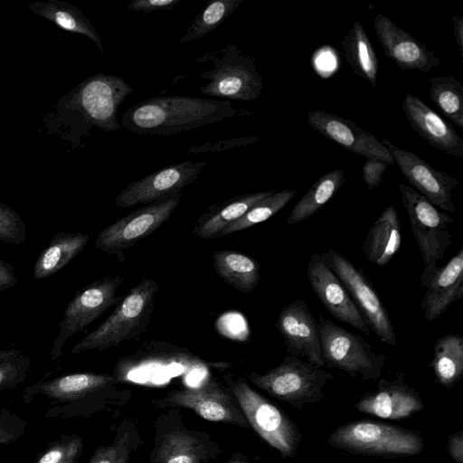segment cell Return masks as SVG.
<instances>
[{
	"label": "cell",
	"instance_id": "6da1fadb",
	"mask_svg": "<svg viewBox=\"0 0 463 463\" xmlns=\"http://www.w3.org/2000/svg\"><path fill=\"white\" fill-rule=\"evenodd\" d=\"M228 100L172 95L139 101L122 115L121 126L137 135L171 136L232 118Z\"/></svg>",
	"mask_w": 463,
	"mask_h": 463
},
{
	"label": "cell",
	"instance_id": "7a4b0ae2",
	"mask_svg": "<svg viewBox=\"0 0 463 463\" xmlns=\"http://www.w3.org/2000/svg\"><path fill=\"white\" fill-rule=\"evenodd\" d=\"M159 290L152 278H143L122 296L113 312L72 348V354L105 351L140 337L148 330Z\"/></svg>",
	"mask_w": 463,
	"mask_h": 463
},
{
	"label": "cell",
	"instance_id": "3957f363",
	"mask_svg": "<svg viewBox=\"0 0 463 463\" xmlns=\"http://www.w3.org/2000/svg\"><path fill=\"white\" fill-rule=\"evenodd\" d=\"M206 61L213 67L200 74L207 80L200 87L203 94L238 101H252L260 96L263 82L255 60L235 44H226L197 59L198 62Z\"/></svg>",
	"mask_w": 463,
	"mask_h": 463
},
{
	"label": "cell",
	"instance_id": "277c9868",
	"mask_svg": "<svg viewBox=\"0 0 463 463\" xmlns=\"http://www.w3.org/2000/svg\"><path fill=\"white\" fill-rule=\"evenodd\" d=\"M134 88L122 77L98 72L80 82L70 94L68 107L76 111L87 129L95 126L112 132L121 124L118 109Z\"/></svg>",
	"mask_w": 463,
	"mask_h": 463
},
{
	"label": "cell",
	"instance_id": "5b68a950",
	"mask_svg": "<svg viewBox=\"0 0 463 463\" xmlns=\"http://www.w3.org/2000/svg\"><path fill=\"white\" fill-rule=\"evenodd\" d=\"M317 325L324 365L363 379H375L381 374L385 355L376 354L363 337L323 316L319 317Z\"/></svg>",
	"mask_w": 463,
	"mask_h": 463
},
{
	"label": "cell",
	"instance_id": "8992f818",
	"mask_svg": "<svg viewBox=\"0 0 463 463\" xmlns=\"http://www.w3.org/2000/svg\"><path fill=\"white\" fill-rule=\"evenodd\" d=\"M182 192H177L129 213L104 228L97 236L95 247L123 261L126 251L157 231L180 203Z\"/></svg>",
	"mask_w": 463,
	"mask_h": 463
},
{
	"label": "cell",
	"instance_id": "52a82bcc",
	"mask_svg": "<svg viewBox=\"0 0 463 463\" xmlns=\"http://www.w3.org/2000/svg\"><path fill=\"white\" fill-rule=\"evenodd\" d=\"M329 443L353 452L388 456L415 455L423 449V440L419 434L368 420L339 427L331 434Z\"/></svg>",
	"mask_w": 463,
	"mask_h": 463
},
{
	"label": "cell",
	"instance_id": "ba28073f",
	"mask_svg": "<svg viewBox=\"0 0 463 463\" xmlns=\"http://www.w3.org/2000/svg\"><path fill=\"white\" fill-rule=\"evenodd\" d=\"M402 202L424 263L423 270L438 267L451 244L448 225L455 219L439 210L414 188L400 184Z\"/></svg>",
	"mask_w": 463,
	"mask_h": 463
},
{
	"label": "cell",
	"instance_id": "9c48e42d",
	"mask_svg": "<svg viewBox=\"0 0 463 463\" xmlns=\"http://www.w3.org/2000/svg\"><path fill=\"white\" fill-rule=\"evenodd\" d=\"M225 379L249 425L283 456H292L299 442V432L294 423L250 388L245 379Z\"/></svg>",
	"mask_w": 463,
	"mask_h": 463
},
{
	"label": "cell",
	"instance_id": "30bf717a",
	"mask_svg": "<svg viewBox=\"0 0 463 463\" xmlns=\"http://www.w3.org/2000/svg\"><path fill=\"white\" fill-rule=\"evenodd\" d=\"M124 279L119 276H106L80 288L63 311L59 332L53 341L51 358L58 359L68 340L82 331L109 307L117 305L121 297L117 291Z\"/></svg>",
	"mask_w": 463,
	"mask_h": 463
},
{
	"label": "cell",
	"instance_id": "8fae6325",
	"mask_svg": "<svg viewBox=\"0 0 463 463\" xmlns=\"http://www.w3.org/2000/svg\"><path fill=\"white\" fill-rule=\"evenodd\" d=\"M321 256L343 283L371 331L382 342L396 346V334L392 320L364 271L333 249L324 251Z\"/></svg>",
	"mask_w": 463,
	"mask_h": 463
},
{
	"label": "cell",
	"instance_id": "7c38bea8",
	"mask_svg": "<svg viewBox=\"0 0 463 463\" xmlns=\"http://www.w3.org/2000/svg\"><path fill=\"white\" fill-rule=\"evenodd\" d=\"M332 374L297 356L287 355L267 373L252 372L249 379L270 395L291 403L317 398Z\"/></svg>",
	"mask_w": 463,
	"mask_h": 463
},
{
	"label": "cell",
	"instance_id": "4fadbf2b",
	"mask_svg": "<svg viewBox=\"0 0 463 463\" xmlns=\"http://www.w3.org/2000/svg\"><path fill=\"white\" fill-rule=\"evenodd\" d=\"M235 401L219 383L206 380L198 386L171 392L156 403L189 408L207 420L248 427L249 423Z\"/></svg>",
	"mask_w": 463,
	"mask_h": 463
},
{
	"label": "cell",
	"instance_id": "5bb4252c",
	"mask_svg": "<svg viewBox=\"0 0 463 463\" xmlns=\"http://www.w3.org/2000/svg\"><path fill=\"white\" fill-rule=\"evenodd\" d=\"M382 143L387 147L402 174L418 193L444 212H456L452 191L458 183L455 177L437 170L417 154L400 148L388 139H383Z\"/></svg>",
	"mask_w": 463,
	"mask_h": 463
},
{
	"label": "cell",
	"instance_id": "9a60e30c",
	"mask_svg": "<svg viewBox=\"0 0 463 463\" xmlns=\"http://www.w3.org/2000/svg\"><path fill=\"white\" fill-rule=\"evenodd\" d=\"M205 162L184 161L167 165L143 178L128 184L116 197V206L129 208L137 204H148L182 192V189L195 182Z\"/></svg>",
	"mask_w": 463,
	"mask_h": 463
},
{
	"label": "cell",
	"instance_id": "2e32d148",
	"mask_svg": "<svg viewBox=\"0 0 463 463\" xmlns=\"http://www.w3.org/2000/svg\"><path fill=\"white\" fill-rule=\"evenodd\" d=\"M307 122L314 130L352 153L365 159L383 162L389 166L394 164L382 141L351 119L316 109L307 114Z\"/></svg>",
	"mask_w": 463,
	"mask_h": 463
},
{
	"label": "cell",
	"instance_id": "e0dca14e",
	"mask_svg": "<svg viewBox=\"0 0 463 463\" xmlns=\"http://www.w3.org/2000/svg\"><path fill=\"white\" fill-rule=\"evenodd\" d=\"M307 276L310 287L331 316L367 336L371 335L364 317L321 255L315 253L310 256Z\"/></svg>",
	"mask_w": 463,
	"mask_h": 463
},
{
	"label": "cell",
	"instance_id": "ac0fdd59",
	"mask_svg": "<svg viewBox=\"0 0 463 463\" xmlns=\"http://www.w3.org/2000/svg\"><path fill=\"white\" fill-rule=\"evenodd\" d=\"M276 327L289 355L306 359L317 367L324 366L317 321L302 299L282 307Z\"/></svg>",
	"mask_w": 463,
	"mask_h": 463
},
{
	"label": "cell",
	"instance_id": "d6986e66",
	"mask_svg": "<svg viewBox=\"0 0 463 463\" xmlns=\"http://www.w3.org/2000/svg\"><path fill=\"white\" fill-rule=\"evenodd\" d=\"M373 27L385 55L399 68L430 72L440 63L433 51L386 15L377 14Z\"/></svg>",
	"mask_w": 463,
	"mask_h": 463
},
{
	"label": "cell",
	"instance_id": "ffe728a7",
	"mask_svg": "<svg viewBox=\"0 0 463 463\" xmlns=\"http://www.w3.org/2000/svg\"><path fill=\"white\" fill-rule=\"evenodd\" d=\"M420 281L426 288L420 307L432 322L463 297V248L444 266L422 270Z\"/></svg>",
	"mask_w": 463,
	"mask_h": 463
},
{
	"label": "cell",
	"instance_id": "44dd1931",
	"mask_svg": "<svg viewBox=\"0 0 463 463\" xmlns=\"http://www.w3.org/2000/svg\"><path fill=\"white\" fill-rule=\"evenodd\" d=\"M409 125L431 146L463 159V138L454 127L413 94L402 100Z\"/></svg>",
	"mask_w": 463,
	"mask_h": 463
},
{
	"label": "cell",
	"instance_id": "7402d4cb",
	"mask_svg": "<svg viewBox=\"0 0 463 463\" xmlns=\"http://www.w3.org/2000/svg\"><path fill=\"white\" fill-rule=\"evenodd\" d=\"M116 383L109 373H75L50 380H43L25 389V398L36 394L58 402H73L94 394Z\"/></svg>",
	"mask_w": 463,
	"mask_h": 463
},
{
	"label": "cell",
	"instance_id": "603a6c76",
	"mask_svg": "<svg viewBox=\"0 0 463 463\" xmlns=\"http://www.w3.org/2000/svg\"><path fill=\"white\" fill-rule=\"evenodd\" d=\"M356 409L382 419L400 420L420 411V395L401 381H381L379 390L356 403Z\"/></svg>",
	"mask_w": 463,
	"mask_h": 463
},
{
	"label": "cell",
	"instance_id": "cb8c5ba5",
	"mask_svg": "<svg viewBox=\"0 0 463 463\" xmlns=\"http://www.w3.org/2000/svg\"><path fill=\"white\" fill-rule=\"evenodd\" d=\"M275 191H260L232 197L208 208L197 222L193 233L201 239H213L240 219L254 204Z\"/></svg>",
	"mask_w": 463,
	"mask_h": 463
},
{
	"label": "cell",
	"instance_id": "d4e9b609",
	"mask_svg": "<svg viewBox=\"0 0 463 463\" xmlns=\"http://www.w3.org/2000/svg\"><path fill=\"white\" fill-rule=\"evenodd\" d=\"M401 242V222L394 206L389 205L370 227L362 250L372 263L383 267L398 252Z\"/></svg>",
	"mask_w": 463,
	"mask_h": 463
},
{
	"label": "cell",
	"instance_id": "484cf974",
	"mask_svg": "<svg viewBox=\"0 0 463 463\" xmlns=\"http://www.w3.org/2000/svg\"><path fill=\"white\" fill-rule=\"evenodd\" d=\"M89 241L87 233H55L34 263L33 279L42 280L59 272L84 250Z\"/></svg>",
	"mask_w": 463,
	"mask_h": 463
},
{
	"label": "cell",
	"instance_id": "4316f807",
	"mask_svg": "<svg viewBox=\"0 0 463 463\" xmlns=\"http://www.w3.org/2000/svg\"><path fill=\"white\" fill-rule=\"evenodd\" d=\"M340 43L345 58L354 73L365 80L375 90L378 57L363 24L359 21L354 22Z\"/></svg>",
	"mask_w": 463,
	"mask_h": 463
},
{
	"label": "cell",
	"instance_id": "83f0119b",
	"mask_svg": "<svg viewBox=\"0 0 463 463\" xmlns=\"http://www.w3.org/2000/svg\"><path fill=\"white\" fill-rule=\"evenodd\" d=\"M213 261L218 276L238 291L250 293L258 286L260 264L253 258L233 250H218Z\"/></svg>",
	"mask_w": 463,
	"mask_h": 463
},
{
	"label": "cell",
	"instance_id": "f1b7e54d",
	"mask_svg": "<svg viewBox=\"0 0 463 463\" xmlns=\"http://www.w3.org/2000/svg\"><path fill=\"white\" fill-rule=\"evenodd\" d=\"M28 8L65 31L89 37L94 42L100 52H104L98 31L82 14L81 10L75 5L58 0H49L47 2L32 3L28 5Z\"/></svg>",
	"mask_w": 463,
	"mask_h": 463
},
{
	"label": "cell",
	"instance_id": "f546056e",
	"mask_svg": "<svg viewBox=\"0 0 463 463\" xmlns=\"http://www.w3.org/2000/svg\"><path fill=\"white\" fill-rule=\"evenodd\" d=\"M345 183V170L335 169L319 177L294 205L287 223H299L320 210L340 190Z\"/></svg>",
	"mask_w": 463,
	"mask_h": 463
},
{
	"label": "cell",
	"instance_id": "4dcf8cb0",
	"mask_svg": "<svg viewBox=\"0 0 463 463\" xmlns=\"http://www.w3.org/2000/svg\"><path fill=\"white\" fill-rule=\"evenodd\" d=\"M431 367L437 381L446 386L454 385L463 374V337L448 334L439 337L434 345Z\"/></svg>",
	"mask_w": 463,
	"mask_h": 463
},
{
	"label": "cell",
	"instance_id": "1f68e13d",
	"mask_svg": "<svg viewBox=\"0 0 463 463\" xmlns=\"http://www.w3.org/2000/svg\"><path fill=\"white\" fill-rule=\"evenodd\" d=\"M430 97L451 123L463 128V87L452 75L430 79Z\"/></svg>",
	"mask_w": 463,
	"mask_h": 463
},
{
	"label": "cell",
	"instance_id": "d6a6232c",
	"mask_svg": "<svg viewBox=\"0 0 463 463\" xmlns=\"http://www.w3.org/2000/svg\"><path fill=\"white\" fill-rule=\"evenodd\" d=\"M242 3L243 0L210 1L195 16L186 33L179 41V44L206 36L227 20Z\"/></svg>",
	"mask_w": 463,
	"mask_h": 463
},
{
	"label": "cell",
	"instance_id": "836d02e7",
	"mask_svg": "<svg viewBox=\"0 0 463 463\" xmlns=\"http://www.w3.org/2000/svg\"><path fill=\"white\" fill-rule=\"evenodd\" d=\"M204 454L203 445L195 437L174 431L165 438L157 453V462L200 463Z\"/></svg>",
	"mask_w": 463,
	"mask_h": 463
},
{
	"label": "cell",
	"instance_id": "e575fe53",
	"mask_svg": "<svg viewBox=\"0 0 463 463\" xmlns=\"http://www.w3.org/2000/svg\"><path fill=\"white\" fill-rule=\"evenodd\" d=\"M296 194V189H285L279 192H274L272 194L254 204L244 215L230 224L221 233L220 237L250 228L269 220L284 208Z\"/></svg>",
	"mask_w": 463,
	"mask_h": 463
},
{
	"label": "cell",
	"instance_id": "d590c367",
	"mask_svg": "<svg viewBox=\"0 0 463 463\" xmlns=\"http://www.w3.org/2000/svg\"><path fill=\"white\" fill-rule=\"evenodd\" d=\"M82 450L78 436H66L53 442L35 463H73Z\"/></svg>",
	"mask_w": 463,
	"mask_h": 463
},
{
	"label": "cell",
	"instance_id": "8d00e7d4",
	"mask_svg": "<svg viewBox=\"0 0 463 463\" xmlns=\"http://www.w3.org/2000/svg\"><path fill=\"white\" fill-rule=\"evenodd\" d=\"M27 237L26 226L20 215L0 202V242L21 244Z\"/></svg>",
	"mask_w": 463,
	"mask_h": 463
},
{
	"label": "cell",
	"instance_id": "74e56055",
	"mask_svg": "<svg viewBox=\"0 0 463 463\" xmlns=\"http://www.w3.org/2000/svg\"><path fill=\"white\" fill-rule=\"evenodd\" d=\"M31 365L25 354L0 360V391L10 389L23 383Z\"/></svg>",
	"mask_w": 463,
	"mask_h": 463
},
{
	"label": "cell",
	"instance_id": "f35d334b",
	"mask_svg": "<svg viewBox=\"0 0 463 463\" xmlns=\"http://www.w3.org/2000/svg\"><path fill=\"white\" fill-rule=\"evenodd\" d=\"M129 452L130 438L124 433L111 445L97 449L89 463H128Z\"/></svg>",
	"mask_w": 463,
	"mask_h": 463
},
{
	"label": "cell",
	"instance_id": "ab89813d",
	"mask_svg": "<svg viewBox=\"0 0 463 463\" xmlns=\"http://www.w3.org/2000/svg\"><path fill=\"white\" fill-rule=\"evenodd\" d=\"M258 140V136H250L211 141L190 146L184 151V154L198 155L202 153L222 152L238 146H250L256 143Z\"/></svg>",
	"mask_w": 463,
	"mask_h": 463
},
{
	"label": "cell",
	"instance_id": "60d3db41",
	"mask_svg": "<svg viewBox=\"0 0 463 463\" xmlns=\"http://www.w3.org/2000/svg\"><path fill=\"white\" fill-rule=\"evenodd\" d=\"M25 429V422L14 413H0V447L15 441Z\"/></svg>",
	"mask_w": 463,
	"mask_h": 463
},
{
	"label": "cell",
	"instance_id": "b9f144b4",
	"mask_svg": "<svg viewBox=\"0 0 463 463\" xmlns=\"http://www.w3.org/2000/svg\"><path fill=\"white\" fill-rule=\"evenodd\" d=\"M388 166V165L381 161L372 159L365 160L362 167V173L363 179L369 191L377 188L381 184Z\"/></svg>",
	"mask_w": 463,
	"mask_h": 463
},
{
	"label": "cell",
	"instance_id": "7bdbcfd3",
	"mask_svg": "<svg viewBox=\"0 0 463 463\" xmlns=\"http://www.w3.org/2000/svg\"><path fill=\"white\" fill-rule=\"evenodd\" d=\"M181 0H132L127 8L148 14L155 11L173 10Z\"/></svg>",
	"mask_w": 463,
	"mask_h": 463
},
{
	"label": "cell",
	"instance_id": "ee69618b",
	"mask_svg": "<svg viewBox=\"0 0 463 463\" xmlns=\"http://www.w3.org/2000/svg\"><path fill=\"white\" fill-rule=\"evenodd\" d=\"M15 269L0 258V291L8 289L17 284Z\"/></svg>",
	"mask_w": 463,
	"mask_h": 463
},
{
	"label": "cell",
	"instance_id": "f6af8a7d",
	"mask_svg": "<svg viewBox=\"0 0 463 463\" xmlns=\"http://www.w3.org/2000/svg\"><path fill=\"white\" fill-rule=\"evenodd\" d=\"M448 450L457 463H463V433L461 430L449 437Z\"/></svg>",
	"mask_w": 463,
	"mask_h": 463
},
{
	"label": "cell",
	"instance_id": "bcb514c9",
	"mask_svg": "<svg viewBox=\"0 0 463 463\" xmlns=\"http://www.w3.org/2000/svg\"><path fill=\"white\" fill-rule=\"evenodd\" d=\"M452 24L454 28V35L457 44L459 47V54L462 58L463 50V19L461 16L454 14L452 16Z\"/></svg>",
	"mask_w": 463,
	"mask_h": 463
},
{
	"label": "cell",
	"instance_id": "7dc6e473",
	"mask_svg": "<svg viewBox=\"0 0 463 463\" xmlns=\"http://www.w3.org/2000/svg\"><path fill=\"white\" fill-rule=\"evenodd\" d=\"M22 354L18 349H5L0 350V360L7 359L10 357L17 356Z\"/></svg>",
	"mask_w": 463,
	"mask_h": 463
},
{
	"label": "cell",
	"instance_id": "c3c4849f",
	"mask_svg": "<svg viewBox=\"0 0 463 463\" xmlns=\"http://www.w3.org/2000/svg\"><path fill=\"white\" fill-rule=\"evenodd\" d=\"M236 463H238V462H236ZM239 463H241V462H239Z\"/></svg>",
	"mask_w": 463,
	"mask_h": 463
}]
</instances>
